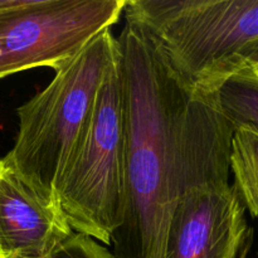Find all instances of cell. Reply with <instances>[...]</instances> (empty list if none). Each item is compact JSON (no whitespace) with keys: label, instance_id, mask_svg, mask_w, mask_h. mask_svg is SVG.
Here are the masks:
<instances>
[{"label":"cell","instance_id":"6da1fadb","mask_svg":"<svg viewBox=\"0 0 258 258\" xmlns=\"http://www.w3.org/2000/svg\"><path fill=\"white\" fill-rule=\"evenodd\" d=\"M118 44L125 120V217L112 237L115 258H164L181 196L229 184L234 127L218 93L186 88L139 25L126 22Z\"/></svg>","mask_w":258,"mask_h":258},{"label":"cell","instance_id":"7a4b0ae2","mask_svg":"<svg viewBox=\"0 0 258 258\" xmlns=\"http://www.w3.org/2000/svg\"><path fill=\"white\" fill-rule=\"evenodd\" d=\"M123 13L196 92L218 93L258 45V0H126Z\"/></svg>","mask_w":258,"mask_h":258},{"label":"cell","instance_id":"3957f363","mask_svg":"<svg viewBox=\"0 0 258 258\" xmlns=\"http://www.w3.org/2000/svg\"><path fill=\"white\" fill-rule=\"evenodd\" d=\"M118 53L111 29L93 38L57 71L49 85L18 108L17 139L7 154L22 178L58 203V184Z\"/></svg>","mask_w":258,"mask_h":258},{"label":"cell","instance_id":"277c9868","mask_svg":"<svg viewBox=\"0 0 258 258\" xmlns=\"http://www.w3.org/2000/svg\"><path fill=\"white\" fill-rule=\"evenodd\" d=\"M58 204L76 233L110 244L125 217V120L118 53L58 184Z\"/></svg>","mask_w":258,"mask_h":258},{"label":"cell","instance_id":"5b68a950","mask_svg":"<svg viewBox=\"0 0 258 258\" xmlns=\"http://www.w3.org/2000/svg\"><path fill=\"white\" fill-rule=\"evenodd\" d=\"M126 0H0V78L37 67L57 71L111 29Z\"/></svg>","mask_w":258,"mask_h":258},{"label":"cell","instance_id":"8992f818","mask_svg":"<svg viewBox=\"0 0 258 258\" xmlns=\"http://www.w3.org/2000/svg\"><path fill=\"white\" fill-rule=\"evenodd\" d=\"M248 229L233 185L197 186L174 207L164 258H236Z\"/></svg>","mask_w":258,"mask_h":258},{"label":"cell","instance_id":"52a82bcc","mask_svg":"<svg viewBox=\"0 0 258 258\" xmlns=\"http://www.w3.org/2000/svg\"><path fill=\"white\" fill-rule=\"evenodd\" d=\"M72 233L59 204L0 159V258H44Z\"/></svg>","mask_w":258,"mask_h":258},{"label":"cell","instance_id":"ba28073f","mask_svg":"<svg viewBox=\"0 0 258 258\" xmlns=\"http://www.w3.org/2000/svg\"><path fill=\"white\" fill-rule=\"evenodd\" d=\"M234 175V189L244 209L258 219V130L248 125L237 126L229 156Z\"/></svg>","mask_w":258,"mask_h":258},{"label":"cell","instance_id":"9c48e42d","mask_svg":"<svg viewBox=\"0 0 258 258\" xmlns=\"http://www.w3.org/2000/svg\"><path fill=\"white\" fill-rule=\"evenodd\" d=\"M218 102L233 127L248 125L258 130V70L244 67L218 90Z\"/></svg>","mask_w":258,"mask_h":258},{"label":"cell","instance_id":"30bf717a","mask_svg":"<svg viewBox=\"0 0 258 258\" xmlns=\"http://www.w3.org/2000/svg\"><path fill=\"white\" fill-rule=\"evenodd\" d=\"M44 258H115L106 247L91 237L73 232Z\"/></svg>","mask_w":258,"mask_h":258},{"label":"cell","instance_id":"8fae6325","mask_svg":"<svg viewBox=\"0 0 258 258\" xmlns=\"http://www.w3.org/2000/svg\"><path fill=\"white\" fill-rule=\"evenodd\" d=\"M252 243H253V229L249 228L247 232L246 237L243 239V243H242L241 248H239L238 253H237L236 258H248L249 251H251Z\"/></svg>","mask_w":258,"mask_h":258},{"label":"cell","instance_id":"7c38bea8","mask_svg":"<svg viewBox=\"0 0 258 258\" xmlns=\"http://www.w3.org/2000/svg\"><path fill=\"white\" fill-rule=\"evenodd\" d=\"M246 67L257 68L258 70V45L248 53L246 58Z\"/></svg>","mask_w":258,"mask_h":258},{"label":"cell","instance_id":"4fadbf2b","mask_svg":"<svg viewBox=\"0 0 258 258\" xmlns=\"http://www.w3.org/2000/svg\"><path fill=\"white\" fill-rule=\"evenodd\" d=\"M256 70H257V68H256Z\"/></svg>","mask_w":258,"mask_h":258}]
</instances>
